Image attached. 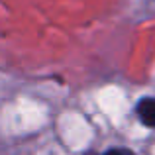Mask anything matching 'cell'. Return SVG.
Returning <instances> with one entry per match:
<instances>
[{
  "mask_svg": "<svg viewBox=\"0 0 155 155\" xmlns=\"http://www.w3.org/2000/svg\"><path fill=\"white\" fill-rule=\"evenodd\" d=\"M102 155H137V153H134L132 149H126V147H112Z\"/></svg>",
  "mask_w": 155,
  "mask_h": 155,
  "instance_id": "obj_2",
  "label": "cell"
},
{
  "mask_svg": "<svg viewBox=\"0 0 155 155\" xmlns=\"http://www.w3.org/2000/svg\"><path fill=\"white\" fill-rule=\"evenodd\" d=\"M136 114L143 126L155 128V98H151V96L141 98L136 106Z\"/></svg>",
  "mask_w": 155,
  "mask_h": 155,
  "instance_id": "obj_1",
  "label": "cell"
},
{
  "mask_svg": "<svg viewBox=\"0 0 155 155\" xmlns=\"http://www.w3.org/2000/svg\"><path fill=\"white\" fill-rule=\"evenodd\" d=\"M84 155H98V153H96V151H87Z\"/></svg>",
  "mask_w": 155,
  "mask_h": 155,
  "instance_id": "obj_3",
  "label": "cell"
}]
</instances>
